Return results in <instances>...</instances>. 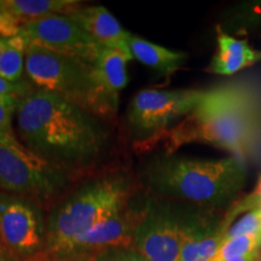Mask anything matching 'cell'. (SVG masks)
Listing matches in <instances>:
<instances>
[{
    "instance_id": "cell-1",
    "label": "cell",
    "mask_w": 261,
    "mask_h": 261,
    "mask_svg": "<svg viewBox=\"0 0 261 261\" xmlns=\"http://www.w3.org/2000/svg\"><path fill=\"white\" fill-rule=\"evenodd\" d=\"M16 121L27 148L55 166L93 160L107 142L96 115L38 87L18 99Z\"/></svg>"
},
{
    "instance_id": "cell-2",
    "label": "cell",
    "mask_w": 261,
    "mask_h": 261,
    "mask_svg": "<svg viewBox=\"0 0 261 261\" xmlns=\"http://www.w3.org/2000/svg\"><path fill=\"white\" fill-rule=\"evenodd\" d=\"M259 128L253 104L232 89L207 91L190 115L155 140H165L166 155L189 143H204L241 158L249 152Z\"/></svg>"
},
{
    "instance_id": "cell-3",
    "label": "cell",
    "mask_w": 261,
    "mask_h": 261,
    "mask_svg": "<svg viewBox=\"0 0 261 261\" xmlns=\"http://www.w3.org/2000/svg\"><path fill=\"white\" fill-rule=\"evenodd\" d=\"M144 178L150 189L161 195L223 205L244 187L246 167L237 156L203 161L166 155L150 163Z\"/></svg>"
},
{
    "instance_id": "cell-4",
    "label": "cell",
    "mask_w": 261,
    "mask_h": 261,
    "mask_svg": "<svg viewBox=\"0 0 261 261\" xmlns=\"http://www.w3.org/2000/svg\"><path fill=\"white\" fill-rule=\"evenodd\" d=\"M129 190L127 179L115 175L90 182L74 192L52 213L42 253L64 255L77 238L125 208Z\"/></svg>"
},
{
    "instance_id": "cell-5",
    "label": "cell",
    "mask_w": 261,
    "mask_h": 261,
    "mask_svg": "<svg viewBox=\"0 0 261 261\" xmlns=\"http://www.w3.org/2000/svg\"><path fill=\"white\" fill-rule=\"evenodd\" d=\"M24 73L38 89L54 92L93 115H109L98 87L93 64L29 44Z\"/></svg>"
},
{
    "instance_id": "cell-6",
    "label": "cell",
    "mask_w": 261,
    "mask_h": 261,
    "mask_svg": "<svg viewBox=\"0 0 261 261\" xmlns=\"http://www.w3.org/2000/svg\"><path fill=\"white\" fill-rule=\"evenodd\" d=\"M55 165L19 143L14 133L0 135V189L19 197L46 198L64 187Z\"/></svg>"
},
{
    "instance_id": "cell-7",
    "label": "cell",
    "mask_w": 261,
    "mask_h": 261,
    "mask_svg": "<svg viewBox=\"0 0 261 261\" xmlns=\"http://www.w3.org/2000/svg\"><path fill=\"white\" fill-rule=\"evenodd\" d=\"M205 94L203 90H142L130 100L127 120L139 136L155 139L177 120L190 115Z\"/></svg>"
},
{
    "instance_id": "cell-8",
    "label": "cell",
    "mask_w": 261,
    "mask_h": 261,
    "mask_svg": "<svg viewBox=\"0 0 261 261\" xmlns=\"http://www.w3.org/2000/svg\"><path fill=\"white\" fill-rule=\"evenodd\" d=\"M21 33L29 44L96 63L103 47L98 45L70 15H52L24 22Z\"/></svg>"
},
{
    "instance_id": "cell-9",
    "label": "cell",
    "mask_w": 261,
    "mask_h": 261,
    "mask_svg": "<svg viewBox=\"0 0 261 261\" xmlns=\"http://www.w3.org/2000/svg\"><path fill=\"white\" fill-rule=\"evenodd\" d=\"M44 227L37 208L19 196L0 192V241L21 259L42 253Z\"/></svg>"
},
{
    "instance_id": "cell-10",
    "label": "cell",
    "mask_w": 261,
    "mask_h": 261,
    "mask_svg": "<svg viewBox=\"0 0 261 261\" xmlns=\"http://www.w3.org/2000/svg\"><path fill=\"white\" fill-rule=\"evenodd\" d=\"M187 224L163 205H148L136 230L135 248L148 261H178Z\"/></svg>"
},
{
    "instance_id": "cell-11",
    "label": "cell",
    "mask_w": 261,
    "mask_h": 261,
    "mask_svg": "<svg viewBox=\"0 0 261 261\" xmlns=\"http://www.w3.org/2000/svg\"><path fill=\"white\" fill-rule=\"evenodd\" d=\"M145 210L136 212L122 208L77 238L64 255L55 257L91 256L110 248L135 247L136 230L144 217Z\"/></svg>"
},
{
    "instance_id": "cell-12",
    "label": "cell",
    "mask_w": 261,
    "mask_h": 261,
    "mask_svg": "<svg viewBox=\"0 0 261 261\" xmlns=\"http://www.w3.org/2000/svg\"><path fill=\"white\" fill-rule=\"evenodd\" d=\"M70 16L103 48L130 54L128 48L130 33L125 31L115 16L104 6H83Z\"/></svg>"
},
{
    "instance_id": "cell-13",
    "label": "cell",
    "mask_w": 261,
    "mask_h": 261,
    "mask_svg": "<svg viewBox=\"0 0 261 261\" xmlns=\"http://www.w3.org/2000/svg\"><path fill=\"white\" fill-rule=\"evenodd\" d=\"M133 60L132 55L126 52L103 48L94 67V75L109 115L116 113L119 106L120 91L127 85V63Z\"/></svg>"
},
{
    "instance_id": "cell-14",
    "label": "cell",
    "mask_w": 261,
    "mask_h": 261,
    "mask_svg": "<svg viewBox=\"0 0 261 261\" xmlns=\"http://www.w3.org/2000/svg\"><path fill=\"white\" fill-rule=\"evenodd\" d=\"M187 236L178 261H212L226 237L230 226L224 219L217 224L185 221Z\"/></svg>"
},
{
    "instance_id": "cell-15",
    "label": "cell",
    "mask_w": 261,
    "mask_h": 261,
    "mask_svg": "<svg viewBox=\"0 0 261 261\" xmlns=\"http://www.w3.org/2000/svg\"><path fill=\"white\" fill-rule=\"evenodd\" d=\"M218 50L207 71L218 75H232L260 63L261 50H255L246 40H238L217 27Z\"/></svg>"
},
{
    "instance_id": "cell-16",
    "label": "cell",
    "mask_w": 261,
    "mask_h": 261,
    "mask_svg": "<svg viewBox=\"0 0 261 261\" xmlns=\"http://www.w3.org/2000/svg\"><path fill=\"white\" fill-rule=\"evenodd\" d=\"M128 48L132 57L140 63L168 76L181 69L188 60L185 52L169 50L133 34L129 35Z\"/></svg>"
},
{
    "instance_id": "cell-17",
    "label": "cell",
    "mask_w": 261,
    "mask_h": 261,
    "mask_svg": "<svg viewBox=\"0 0 261 261\" xmlns=\"http://www.w3.org/2000/svg\"><path fill=\"white\" fill-rule=\"evenodd\" d=\"M6 11L21 22L52 15H73L83 8L79 0H5Z\"/></svg>"
},
{
    "instance_id": "cell-18",
    "label": "cell",
    "mask_w": 261,
    "mask_h": 261,
    "mask_svg": "<svg viewBox=\"0 0 261 261\" xmlns=\"http://www.w3.org/2000/svg\"><path fill=\"white\" fill-rule=\"evenodd\" d=\"M28 46V39L21 33L14 38L8 39L5 51L0 60V76L12 83L23 80L25 54Z\"/></svg>"
},
{
    "instance_id": "cell-19",
    "label": "cell",
    "mask_w": 261,
    "mask_h": 261,
    "mask_svg": "<svg viewBox=\"0 0 261 261\" xmlns=\"http://www.w3.org/2000/svg\"><path fill=\"white\" fill-rule=\"evenodd\" d=\"M261 236H238L225 240L212 261H233L260 252Z\"/></svg>"
},
{
    "instance_id": "cell-20",
    "label": "cell",
    "mask_w": 261,
    "mask_h": 261,
    "mask_svg": "<svg viewBox=\"0 0 261 261\" xmlns=\"http://www.w3.org/2000/svg\"><path fill=\"white\" fill-rule=\"evenodd\" d=\"M261 208V177L257 180L255 188L254 190L244 196L242 200L234 202V203L231 205L230 210L227 211V213L225 214L224 221L226 223L228 226H231L236 220V218L241 214H246L248 212L256 211Z\"/></svg>"
},
{
    "instance_id": "cell-21",
    "label": "cell",
    "mask_w": 261,
    "mask_h": 261,
    "mask_svg": "<svg viewBox=\"0 0 261 261\" xmlns=\"http://www.w3.org/2000/svg\"><path fill=\"white\" fill-rule=\"evenodd\" d=\"M256 234L261 236V208L248 212L234 221L227 230L225 240L238 236H256Z\"/></svg>"
},
{
    "instance_id": "cell-22",
    "label": "cell",
    "mask_w": 261,
    "mask_h": 261,
    "mask_svg": "<svg viewBox=\"0 0 261 261\" xmlns=\"http://www.w3.org/2000/svg\"><path fill=\"white\" fill-rule=\"evenodd\" d=\"M90 261H148L135 247H117L93 254Z\"/></svg>"
},
{
    "instance_id": "cell-23",
    "label": "cell",
    "mask_w": 261,
    "mask_h": 261,
    "mask_svg": "<svg viewBox=\"0 0 261 261\" xmlns=\"http://www.w3.org/2000/svg\"><path fill=\"white\" fill-rule=\"evenodd\" d=\"M19 97L0 96V135L14 133L12 117L16 114Z\"/></svg>"
},
{
    "instance_id": "cell-24",
    "label": "cell",
    "mask_w": 261,
    "mask_h": 261,
    "mask_svg": "<svg viewBox=\"0 0 261 261\" xmlns=\"http://www.w3.org/2000/svg\"><path fill=\"white\" fill-rule=\"evenodd\" d=\"M34 87V85L29 80L23 79L18 81V83H12V81H9L0 76V96H16L21 98Z\"/></svg>"
},
{
    "instance_id": "cell-25",
    "label": "cell",
    "mask_w": 261,
    "mask_h": 261,
    "mask_svg": "<svg viewBox=\"0 0 261 261\" xmlns=\"http://www.w3.org/2000/svg\"><path fill=\"white\" fill-rule=\"evenodd\" d=\"M22 23L8 11L0 14V40H8L21 32Z\"/></svg>"
},
{
    "instance_id": "cell-26",
    "label": "cell",
    "mask_w": 261,
    "mask_h": 261,
    "mask_svg": "<svg viewBox=\"0 0 261 261\" xmlns=\"http://www.w3.org/2000/svg\"><path fill=\"white\" fill-rule=\"evenodd\" d=\"M28 261H90V256H65V257H55L47 254L41 253L34 256Z\"/></svg>"
},
{
    "instance_id": "cell-27",
    "label": "cell",
    "mask_w": 261,
    "mask_h": 261,
    "mask_svg": "<svg viewBox=\"0 0 261 261\" xmlns=\"http://www.w3.org/2000/svg\"><path fill=\"white\" fill-rule=\"evenodd\" d=\"M0 261H24L18 255H16L14 252L4 246V243L0 241Z\"/></svg>"
},
{
    "instance_id": "cell-28",
    "label": "cell",
    "mask_w": 261,
    "mask_h": 261,
    "mask_svg": "<svg viewBox=\"0 0 261 261\" xmlns=\"http://www.w3.org/2000/svg\"><path fill=\"white\" fill-rule=\"evenodd\" d=\"M233 261H261V253H256L254 255H250L248 257H244V259H240V260H233Z\"/></svg>"
},
{
    "instance_id": "cell-29",
    "label": "cell",
    "mask_w": 261,
    "mask_h": 261,
    "mask_svg": "<svg viewBox=\"0 0 261 261\" xmlns=\"http://www.w3.org/2000/svg\"><path fill=\"white\" fill-rule=\"evenodd\" d=\"M6 44H8V40H0V60H2L3 54H4Z\"/></svg>"
},
{
    "instance_id": "cell-30",
    "label": "cell",
    "mask_w": 261,
    "mask_h": 261,
    "mask_svg": "<svg viewBox=\"0 0 261 261\" xmlns=\"http://www.w3.org/2000/svg\"><path fill=\"white\" fill-rule=\"evenodd\" d=\"M6 11V6H5V0H0V14L2 12Z\"/></svg>"
}]
</instances>
